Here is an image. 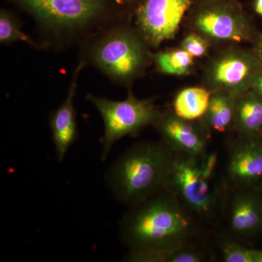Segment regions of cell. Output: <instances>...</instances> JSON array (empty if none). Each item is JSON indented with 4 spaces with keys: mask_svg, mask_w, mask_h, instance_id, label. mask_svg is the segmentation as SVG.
Instances as JSON below:
<instances>
[{
    "mask_svg": "<svg viewBox=\"0 0 262 262\" xmlns=\"http://www.w3.org/2000/svg\"><path fill=\"white\" fill-rule=\"evenodd\" d=\"M203 228L175 194L165 188L130 207L119 223V236L129 252H140L202 239Z\"/></svg>",
    "mask_w": 262,
    "mask_h": 262,
    "instance_id": "cell-1",
    "label": "cell"
},
{
    "mask_svg": "<svg viewBox=\"0 0 262 262\" xmlns=\"http://www.w3.org/2000/svg\"><path fill=\"white\" fill-rule=\"evenodd\" d=\"M173 158L162 141L136 143L110 165L106 185L117 201L136 206L166 188Z\"/></svg>",
    "mask_w": 262,
    "mask_h": 262,
    "instance_id": "cell-2",
    "label": "cell"
},
{
    "mask_svg": "<svg viewBox=\"0 0 262 262\" xmlns=\"http://www.w3.org/2000/svg\"><path fill=\"white\" fill-rule=\"evenodd\" d=\"M200 156L173 153L166 188L203 227L220 222L227 185L202 171Z\"/></svg>",
    "mask_w": 262,
    "mask_h": 262,
    "instance_id": "cell-3",
    "label": "cell"
},
{
    "mask_svg": "<svg viewBox=\"0 0 262 262\" xmlns=\"http://www.w3.org/2000/svg\"><path fill=\"white\" fill-rule=\"evenodd\" d=\"M94 64L114 81L125 83L137 77L147 61L144 39L125 27L105 33L90 53Z\"/></svg>",
    "mask_w": 262,
    "mask_h": 262,
    "instance_id": "cell-4",
    "label": "cell"
},
{
    "mask_svg": "<svg viewBox=\"0 0 262 262\" xmlns=\"http://www.w3.org/2000/svg\"><path fill=\"white\" fill-rule=\"evenodd\" d=\"M87 99L102 117L104 133L101 139L102 161L107 159L114 144L122 138L135 136L150 125H155L163 114L151 101L138 99L129 92L126 99L113 101L89 94Z\"/></svg>",
    "mask_w": 262,
    "mask_h": 262,
    "instance_id": "cell-5",
    "label": "cell"
},
{
    "mask_svg": "<svg viewBox=\"0 0 262 262\" xmlns=\"http://www.w3.org/2000/svg\"><path fill=\"white\" fill-rule=\"evenodd\" d=\"M262 64L253 49L230 48L215 56L208 65L206 82L211 93L225 91L234 96L251 89Z\"/></svg>",
    "mask_w": 262,
    "mask_h": 262,
    "instance_id": "cell-6",
    "label": "cell"
},
{
    "mask_svg": "<svg viewBox=\"0 0 262 262\" xmlns=\"http://www.w3.org/2000/svg\"><path fill=\"white\" fill-rule=\"evenodd\" d=\"M225 228L220 232L239 242L262 234V187H229L220 220Z\"/></svg>",
    "mask_w": 262,
    "mask_h": 262,
    "instance_id": "cell-7",
    "label": "cell"
},
{
    "mask_svg": "<svg viewBox=\"0 0 262 262\" xmlns=\"http://www.w3.org/2000/svg\"><path fill=\"white\" fill-rule=\"evenodd\" d=\"M194 27L202 35L215 40L253 42L257 35L244 13L227 3L202 8L194 16Z\"/></svg>",
    "mask_w": 262,
    "mask_h": 262,
    "instance_id": "cell-8",
    "label": "cell"
},
{
    "mask_svg": "<svg viewBox=\"0 0 262 262\" xmlns=\"http://www.w3.org/2000/svg\"><path fill=\"white\" fill-rule=\"evenodd\" d=\"M192 0H146L137 13V26L143 39L158 47L175 36Z\"/></svg>",
    "mask_w": 262,
    "mask_h": 262,
    "instance_id": "cell-9",
    "label": "cell"
},
{
    "mask_svg": "<svg viewBox=\"0 0 262 262\" xmlns=\"http://www.w3.org/2000/svg\"><path fill=\"white\" fill-rule=\"evenodd\" d=\"M39 20L54 28H77L98 18L103 0H18Z\"/></svg>",
    "mask_w": 262,
    "mask_h": 262,
    "instance_id": "cell-10",
    "label": "cell"
},
{
    "mask_svg": "<svg viewBox=\"0 0 262 262\" xmlns=\"http://www.w3.org/2000/svg\"><path fill=\"white\" fill-rule=\"evenodd\" d=\"M225 179L229 187H262V139L237 136L231 142Z\"/></svg>",
    "mask_w": 262,
    "mask_h": 262,
    "instance_id": "cell-11",
    "label": "cell"
},
{
    "mask_svg": "<svg viewBox=\"0 0 262 262\" xmlns=\"http://www.w3.org/2000/svg\"><path fill=\"white\" fill-rule=\"evenodd\" d=\"M154 125L161 141L173 153L198 157L206 152L210 134L201 120H184L170 113L163 114Z\"/></svg>",
    "mask_w": 262,
    "mask_h": 262,
    "instance_id": "cell-12",
    "label": "cell"
},
{
    "mask_svg": "<svg viewBox=\"0 0 262 262\" xmlns=\"http://www.w3.org/2000/svg\"><path fill=\"white\" fill-rule=\"evenodd\" d=\"M84 66L83 62H80L76 67L67 97L61 106L51 114L50 118V127L56 158L60 163L63 161L71 146L75 144L79 137L74 98L77 90V80Z\"/></svg>",
    "mask_w": 262,
    "mask_h": 262,
    "instance_id": "cell-13",
    "label": "cell"
},
{
    "mask_svg": "<svg viewBox=\"0 0 262 262\" xmlns=\"http://www.w3.org/2000/svg\"><path fill=\"white\" fill-rule=\"evenodd\" d=\"M203 242L202 239L161 249L129 252L124 259L130 262H205L214 259V253Z\"/></svg>",
    "mask_w": 262,
    "mask_h": 262,
    "instance_id": "cell-14",
    "label": "cell"
},
{
    "mask_svg": "<svg viewBox=\"0 0 262 262\" xmlns=\"http://www.w3.org/2000/svg\"><path fill=\"white\" fill-rule=\"evenodd\" d=\"M232 129L239 136L262 139V96L249 90L236 97Z\"/></svg>",
    "mask_w": 262,
    "mask_h": 262,
    "instance_id": "cell-15",
    "label": "cell"
},
{
    "mask_svg": "<svg viewBox=\"0 0 262 262\" xmlns=\"http://www.w3.org/2000/svg\"><path fill=\"white\" fill-rule=\"evenodd\" d=\"M236 97L225 91L212 93L206 113L201 120L209 134L232 128Z\"/></svg>",
    "mask_w": 262,
    "mask_h": 262,
    "instance_id": "cell-16",
    "label": "cell"
},
{
    "mask_svg": "<svg viewBox=\"0 0 262 262\" xmlns=\"http://www.w3.org/2000/svg\"><path fill=\"white\" fill-rule=\"evenodd\" d=\"M212 93L200 87L187 88L181 91L173 101V113L184 120L196 121L204 116Z\"/></svg>",
    "mask_w": 262,
    "mask_h": 262,
    "instance_id": "cell-17",
    "label": "cell"
},
{
    "mask_svg": "<svg viewBox=\"0 0 262 262\" xmlns=\"http://www.w3.org/2000/svg\"><path fill=\"white\" fill-rule=\"evenodd\" d=\"M215 244L225 262H262V250L248 247L224 232L215 234Z\"/></svg>",
    "mask_w": 262,
    "mask_h": 262,
    "instance_id": "cell-18",
    "label": "cell"
},
{
    "mask_svg": "<svg viewBox=\"0 0 262 262\" xmlns=\"http://www.w3.org/2000/svg\"><path fill=\"white\" fill-rule=\"evenodd\" d=\"M154 58L160 72L171 75H185L194 62V57L183 49L160 52Z\"/></svg>",
    "mask_w": 262,
    "mask_h": 262,
    "instance_id": "cell-19",
    "label": "cell"
},
{
    "mask_svg": "<svg viewBox=\"0 0 262 262\" xmlns=\"http://www.w3.org/2000/svg\"><path fill=\"white\" fill-rule=\"evenodd\" d=\"M23 41L36 46V43L21 30L20 25L14 18L5 11H2L0 14V42L2 44H10Z\"/></svg>",
    "mask_w": 262,
    "mask_h": 262,
    "instance_id": "cell-20",
    "label": "cell"
},
{
    "mask_svg": "<svg viewBox=\"0 0 262 262\" xmlns=\"http://www.w3.org/2000/svg\"><path fill=\"white\" fill-rule=\"evenodd\" d=\"M182 48L193 57H202L206 54L208 44L206 38L199 34H191L184 38Z\"/></svg>",
    "mask_w": 262,
    "mask_h": 262,
    "instance_id": "cell-21",
    "label": "cell"
},
{
    "mask_svg": "<svg viewBox=\"0 0 262 262\" xmlns=\"http://www.w3.org/2000/svg\"><path fill=\"white\" fill-rule=\"evenodd\" d=\"M252 42L253 43L252 49L262 64V34H257Z\"/></svg>",
    "mask_w": 262,
    "mask_h": 262,
    "instance_id": "cell-22",
    "label": "cell"
},
{
    "mask_svg": "<svg viewBox=\"0 0 262 262\" xmlns=\"http://www.w3.org/2000/svg\"><path fill=\"white\" fill-rule=\"evenodd\" d=\"M251 90L262 96V70L258 72V75L255 77Z\"/></svg>",
    "mask_w": 262,
    "mask_h": 262,
    "instance_id": "cell-23",
    "label": "cell"
},
{
    "mask_svg": "<svg viewBox=\"0 0 262 262\" xmlns=\"http://www.w3.org/2000/svg\"><path fill=\"white\" fill-rule=\"evenodd\" d=\"M255 10L258 15L262 16V0H256L255 3Z\"/></svg>",
    "mask_w": 262,
    "mask_h": 262,
    "instance_id": "cell-24",
    "label": "cell"
}]
</instances>
